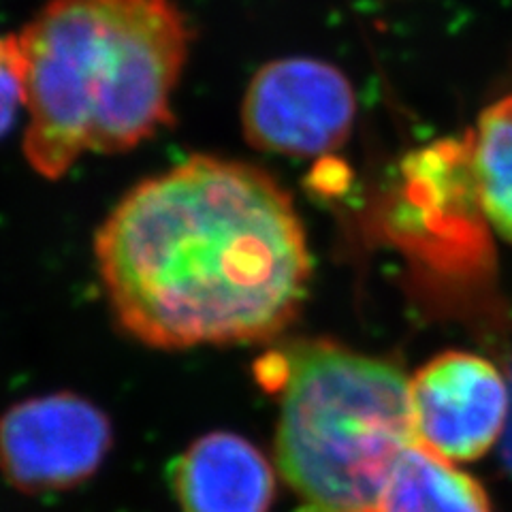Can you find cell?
<instances>
[{
    "instance_id": "obj_1",
    "label": "cell",
    "mask_w": 512,
    "mask_h": 512,
    "mask_svg": "<svg viewBox=\"0 0 512 512\" xmlns=\"http://www.w3.org/2000/svg\"><path fill=\"white\" fill-rule=\"evenodd\" d=\"M94 254L122 329L165 350L276 338L312 274L291 195L261 167L216 156L126 192Z\"/></svg>"
},
{
    "instance_id": "obj_2",
    "label": "cell",
    "mask_w": 512,
    "mask_h": 512,
    "mask_svg": "<svg viewBox=\"0 0 512 512\" xmlns=\"http://www.w3.org/2000/svg\"><path fill=\"white\" fill-rule=\"evenodd\" d=\"M190 41L173 0H47L18 32L30 167L58 180L171 126Z\"/></svg>"
},
{
    "instance_id": "obj_3",
    "label": "cell",
    "mask_w": 512,
    "mask_h": 512,
    "mask_svg": "<svg viewBox=\"0 0 512 512\" xmlns=\"http://www.w3.org/2000/svg\"><path fill=\"white\" fill-rule=\"evenodd\" d=\"M271 376L278 466L303 512H380L399 455L416 442L404 374L340 344L308 342L278 355Z\"/></svg>"
},
{
    "instance_id": "obj_4",
    "label": "cell",
    "mask_w": 512,
    "mask_h": 512,
    "mask_svg": "<svg viewBox=\"0 0 512 512\" xmlns=\"http://www.w3.org/2000/svg\"><path fill=\"white\" fill-rule=\"evenodd\" d=\"M357 99L346 75L316 58L271 60L254 73L242 101L246 141L282 156H325L350 137Z\"/></svg>"
},
{
    "instance_id": "obj_5",
    "label": "cell",
    "mask_w": 512,
    "mask_h": 512,
    "mask_svg": "<svg viewBox=\"0 0 512 512\" xmlns=\"http://www.w3.org/2000/svg\"><path fill=\"white\" fill-rule=\"evenodd\" d=\"M107 414L75 393L30 397L0 416V472L24 493L71 489L111 448Z\"/></svg>"
},
{
    "instance_id": "obj_6",
    "label": "cell",
    "mask_w": 512,
    "mask_h": 512,
    "mask_svg": "<svg viewBox=\"0 0 512 512\" xmlns=\"http://www.w3.org/2000/svg\"><path fill=\"white\" fill-rule=\"evenodd\" d=\"M508 408L498 367L472 352H444L410 380L414 440L451 463L487 455L504 434Z\"/></svg>"
},
{
    "instance_id": "obj_7",
    "label": "cell",
    "mask_w": 512,
    "mask_h": 512,
    "mask_svg": "<svg viewBox=\"0 0 512 512\" xmlns=\"http://www.w3.org/2000/svg\"><path fill=\"white\" fill-rule=\"evenodd\" d=\"M184 512H269L276 476L246 438L214 431L192 442L171 470Z\"/></svg>"
},
{
    "instance_id": "obj_8",
    "label": "cell",
    "mask_w": 512,
    "mask_h": 512,
    "mask_svg": "<svg viewBox=\"0 0 512 512\" xmlns=\"http://www.w3.org/2000/svg\"><path fill=\"white\" fill-rule=\"evenodd\" d=\"M380 512H491V504L470 474L412 442L389 476Z\"/></svg>"
},
{
    "instance_id": "obj_9",
    "label": "cell",
    "mask_w": 512,
    "mask_h": 512,
    "mask_svg": "<svg viewBox=\"0 0 512 512\" xmlns=\"http://www.w3.org/2000/svg\"><path fill=\"white\" fill-rule=\"evenodd\" d=\"M466 141L480 210L512 242V96L487 107Z\"/></svg>"
},
{
    "instance_id": "obj_10",
    "label": "cell",
    "mask_w": 512,
    "mask_h": 512,
    "mask_svg": "<svg viewBox=\"0 0 512 512\" xmlns=\"http://www.w3.org/2000/svg\"><path fill=\"white\" fill-rule=\"evenodd\" d=\"M24 107V67L18 35L0 37V137Z\"/></svg>"
},
{
    "instance_id": "obj_11",
    "label": "cell",
    "mask_w": 512,
    "mask_h": 512,
    "mask_svg": "<svg viewBox=\"0 0 512 512\" xmlns=\"http://www.w3.org/2000/svg\"><path fill=\"white\" fill-rule=\"evenodd\" d=\"M506 461L510 463V468H512V423L508 427V436H506Z\"/></svg>"
}]
</instances>
